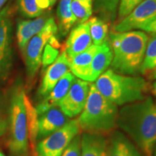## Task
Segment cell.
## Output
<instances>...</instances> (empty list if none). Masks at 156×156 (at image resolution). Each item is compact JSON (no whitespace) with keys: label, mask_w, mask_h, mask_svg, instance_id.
<instances>
[{"label":"cell","mask_w":156,"mask_h":156,"mask_svg":"<svg viewBox=\"0 0 156 156\" xmlns=\"http://www.w3.org/2000/svg\"><path fill=\"white\" fill-rule=\"evenodd\" d=\"M8 129V121L4 117L0 116V137L5 134Z\"/></svg>","instance_id":"31"},{"label":"cell","mask_w":156,"mask_h":156,"mask_svg":"<svg viewBox=\"0 0 156 156\" xmlns=\"http://www.w3.org/2000/svg\"><path fill=\"white\" fill-rule=\"evenodd\" d=\"M26 93L21 83L14 85L11 91L9 106L8 145L15 156H28V125L25 98Z\"/></svg>","instance_id":"5"},{"label":"cell","mask_w":156,"mask_h":156,"mask_svg":"<svg viewBox=\"0 0 156 156\" xmlns=\"http://www.w3.org/2000/svg\"><path fill=\"white\" fill-rule=\"evenodd\" d=\"M108 156H143L136 145L122 132H115L108 142Z\"/></svg>","instance_id":"19"},{"label":"cell","mask_w":156,"mask_h":156,"mask_svg":"<svg viewBox=\"0 0 156 156\" xmlns=\"http://www.w3.org/2000/svg\"><path fill=\"white\" fill-rule=\"evenodd\" d=\"M70 8L77 22L85 23L92 16L93 0H73Z\"/></svg>","instance_id":"23"},{"label":"cell","mask_w":156,"mask_h":156,"mask_svg":"<svg viewBox=\"0 0 156 156\" xmlns=\"http://www.w3.org/2000/svg\"><path fill=\"white\" fill-rule=\"evenodd\" d=\"M95 85L103 96L117 106L147 98L148 84L140 76L122 75L110 69L98 78Z\"/></svg>","instance_id":"3"},{"label":"cell","mask_w":156,"mask_h":156,"mask_svg":"<svg viewBox=\"0 0 156 156\" xmlns=\"http://www.w3.org/2000/svg\"><path fill=\"white\" fill-rule=\"evenodd\" d=\"M17 7L20 13L27 18H36L45 12L39 5L38 0H17Z\"/></svg>","instance_id":"26"},{"label":"cell","mask_w":156,"mask_h":156,"mask_svg":"<svg viewBox=\"0 0 156 156\" xmlns=\"http://www.w3.org/2000/svg\"><path fill=\"white\" fill-rule=\"evenodd\" d=\"M25 106H26L27 118H28L29 140H30L32 145L34 146L35 142L37 140L38 115L36 108L33 106L27 95L25 98Z\"/></svg>","instance_id":"25"},{"label":"cell","mask_w":156,"mask_h":156,"mask_svg":"<svg viewBox=\"0 0 156 156\" xmlns=\"http://www.w3.org/2000/svg\"><path fill=\"white\" fill-rule=\"evenodd\" d=\"M98 46L93 44L90 47L69 60L70 72L78 79L88 82L91 62Z\"/></svg>","instance_id":"18"},{"label":"cell","mask_w":156,"mask_h":156,"mask_svg":"<svg viewBox=\"0 0 156 156\" xmlns=\"http://www.w3.org/2000/svg\"><path fill=\"white\" fill-rule=\"evenodd\" d=\"M46 2H47L48 5H49V7H51L52 6L54 5V4L56 3V2L57 1V0H46Z\"/></svg>","instance_id":"34"},{"label":"cell","mask_w":156,"mask_h":156,"mask_svg":"<svg viewBox=\"0 0 156 156\" xmlns=\"http://www.w3.org/2000/svg\"><path fill=\"white\" fill-rule=\"evenodd\" d=\"M152 93L156 97V80L152 85Z\"/></svg>","instance_id":"33"},{"label":"cell","mask_w":156,"mask_h":156,"mask_svg":"<svg viewBox=\"0 0 156 156\" xmlns=\"http://www.w3.org/2000/svg\"><path fill=\"white\" fill-rule=\"evenodd\" d=\"M80 138L81 136L77 134L72 140L62 156H80Z\"/></svg>","instance_id":"29"},{"label":"cell","mask_w":156,"mask_h":156,"mask_svg":"<svg viewBox=\"0 0 156 156\" xmlns=\"http://www.w3.org/2000/svg\"><path fill=\"white\" fill-rule=\"evenodd\" d=\"M117 126L129 136L143 156H153L156 144V102L151 97L124 105Z\"/></svg>","instance_id":"1"},{"label":"cell","mask_w":156,"mask_h":156,"mask_svg":"<svg viewBox=\"0 0 156 156\" xmlns=\"http://www.w3.org/2000/svg\"><path fill=\"white\" fill-rule=\"evenodd\" d=\"M80 132L77 119L69 120L63 127L37 143L34 150V156H62Z\"/></svg>","instance_id":"7"},{"label":"cell","mask_w":156,"mask_h":156,"mask_svg":"<svg viewBox=\"0 0 156 156\" xmlns=\"http://www.w3.org/2000/svg\"><path fill=\"white\" fill-rule=\"evenodd\" d=\"M155 67H156V34H153L151 38L148 39L140 73L142 74L149 73Z\"/></svg>","instance_id":"24"},{"label":"cell","mask_w":156,"mask_h":156,"mask_svg":"<svg viewBox=\"0 0 156 156\" xmlns=\"http://www.w3.org/2000/svg\"><path fill=\"white\" fill-rule=\"evenodd\" d=\"M145 0H120L118 9V22L126 17Z\"/></svg>","instance_id":"28"},{"label":"cell","mask_w":156,"mask_h":156,"mask_svg":"<svg viewBox=\"0 0 156 156\" xmlns=\"http://www.w3.org/2000/svg\"><path fill=\"white\" fill-rule=\"evenodd\" d=\"M87 23L93 44L100 46L106 40L108 33V24L106 21L97 17H91Z\"/></svg>","instance_id":"22"},{"label":"cell","mask_w":156,"mask_h":156,"mask_svg":"<svg viewBox=\"0 0 156 156\" xmlns=\"http://www.w3.org/2000/svg\"><path fill=\"white\" fill-rule=\"evenodd\" d=\"M150 73V78L151 80H156V67L154 68L153 69H152L151 71L149 72Z\"/></svg>","instance_id":"32"},{"label":"cell","mask_w":156,"mask_h":156,"mask_svg":"<svg viewBox=\"0 0 156 156\" xmlns=\"http://www.w3.org/2000/svg\"><path fill=\"white\" fill-rule=\"evenodd\" d=\"M12 65V20L9 6H7L0 10V80L9 77Z\"/></svg>","instance_id":"8"},{"label":"cell","mask_w":156,"mask_h":156,"mask_svg":"<svg viewBox=\"0 0 156 156\" xmlns=\"http://www.w3.org/2000/svg\"><path fill=\"white\" fill-rule=\"evenodd\" d=\"M113 59V51L110 41L106 40L98 46L96 53L91 62L88 82H95L111 66Z\"/></svg>","instance_id":"16"},{"label":"cell","mask_w":156,"mask_h":156,"mask_svg":"<svg viewBox=\"0 0 156 156\" xmlns=\"http://www.w3.org/2000/svg\"><path fill=\"white\" fill-rule=\"evenodd\" d=\"M56 35L52 36L49 40V42L45 46L44 52L42 55L41 64L43 67L46 68L50 66L52 63L55 62V60L58 56V49L57 47L58 46V43L57 42V39L55 37Z\"/></svg>","instance_id":"27"},{"label":"cell","mask_w":156,"mask_h":156,"mask_svg":"<svg viewBox=\"0 0 156 156\" xmlns=\"http://www.w3.org/2000/svg\"><path fill=\"white\" fill-rule=\"evenodd\" d=\"M57 31L58 26L55 20L51 17L44 28L29 41L23 51L28 83L32 82L36 77L41 65L42 55L45 46L51 38L57 34Z\"/></svg>","instance_id":"6"},{"label":"cell","mask_w":156,"mask_h":156,"mask_svg":"<svg viewBox=\"0 0 156 156\" xmlns=\"http://www.w3.org/2000/svg\"><path fill=\"white\" fill-rule=\"evenodd\" d=\"M92 45L93 41L87 23H79L72 29L66 41L65 51L69 60L85 51Z\"/></svg>","instance_id":"12"},{"label":"cell","mask_w":156,"mask_h":156,"mask_svg":"<svg viewBox=\"0 0 156 156\" xmlns=\"http://www.w3.org/2000/svg\"><path fill=\"white\" fill-rule=\"evenodd\" d=\"M148 39L149 37L142 30L111 33L110 44L113 51L111 69L126 75L140 73Z\"/></svg>","instance_id":"2"},{"label":"cell","mask_w":156,"mask_h":156,"mask_svg":"<svg viewBox=\"0 0 156 156\" xmlns=\"http://www.w3.org/2000/svg\"><path fill=\"white\" fill-rule=\"evenodd\" d=\"M156 18V0H145L114 27V32L122 33L139 29Z\"/></svg>","instance_id":"10"},{"label":"cell","mask_w":156,"mask_h":156,"mask_svg":"<svg viewBox=\"0 0 156 156\" xmlns=\"http://www.w3.org/2000/svg\"><path fill=\"white\" fill-rule=\"evenodd\" d=\"M72 1L73 0H60L57 7L58 30L62 36H65L77 22L70 8Z\"/></svg>","instance_id":"20"},{"label":"cell","mask_w":156,"mask_h":156,"mask_svg":"<svg viewBox=\"0 0 156 156\" xmlns=\"http://www.w3.org/2000/svg\"><path fill=\"white\" fill-rule=\"evenodd\" d=\"M80 156H108V141L102 134L84 132L80 138Z\"/></svg>","instance_id":"17"},{"label":"cell","mask_w":156,"mask_h":156,"mask_svg":"<svg viewBox=\"0 0 156 156\" xmlns=\"http://www.w3.org/2000/svg\"><path fill=\"white\" fill-rule=\"evenodd\" d=\"M69 119L58 107L48 110L38 116L37 140H42L63 127Z\"/></svg>","instance_id":"14"},{"label":"cell","mask_w":156,"mask_h":156,"mask_svg":"<svg viewBox=\"0 0 156 156\" xmlns=\"http://www.w3.org/2000/svg\"><path fill=\"white\" fill-rule=\"evenodd\" d=\"M118 106L99 92L94 83L90 86L85 108L77 119L80 131L102 134L117 126Z\"/></svg>","instance_id":"4"},{"label":"cell","mask_w":156,"mask_h":156,"mask_svg":"<svg viewBox=\"0 0 156 156\" xmlns=\"http://www.w3.org/2000/svg\"><path fill=\"white\" fill-rule=\"evenodd\" d=\"M75 79V76L71 72H67L56 83L51 91L36 106V109L38 116L51 108L58 107V103L67 94Z\"/></svg>","instance_id":"13"},{"label":"cell","mask_w":156,"mask_h":156,"mask_svg":"<svg viewBox=\"0 0 156 156\" xmlns=\"http://www.w3.org/2000/svg\"><path fill=\"white\" fill-rule=\"evenodd\" d=\"M7 0H0V10L2 9L3 6L5 5V3L7 2Z\"/></svg>","instance_id":"35"},{"label":"cell","mask_w":156,"mask_h":156,"mask_svg":"<svg viewBox=\"0 0 156 156\" xmlns=\"http://www.w3.org/2000/svg\"><path fill=\"white\" fill-rule=\"evenodd\" d=\"M0 156H5V154H4L1 151H0Z\"/></svg>","instance_id":"37"},{"label":"cell","mask_w":156,"mask_h":156,"mask_svg":"<svg viewBox=\"0 0 156 156\" xmlns=\"http://www.w3.org/2000/svg\"><path fill=\"white\" fill-rule=\"evenodd\" d=\"M90 83L75 79L58 107L69 119H75L83 112L86 104Z\"/></svg>","instance_id":"9"},{"label":"cell","mask_w":156,"mask_h":156,"mask_svg":"<svg viewBox=\"0 0 156 156\" xmlns=\"http://www.w3.org/2000/svg\"><path fill=\"white\" fill-rule=\"evenodd\" d=\"M69 71H70L69 60L66 51H64L46 69L38 90L39 98L43 99L46 97L59 80Z\"/></svg>","instance_id":"11"},{"label":"cell","mask_w":156,"mask_h":156,"mask_svg":"<svg viewBox=\"0 0 156 156\" xmlns=\"http://www.w3.org/2000/svg\"><path fill=\"white\" fill-rule=\"evenodd\" d=\"M139 29L140 30L144 31V32L156 34V18L150 21L149 23H146L145 25H142Z\"/></svg>","instance_id":"30"},{"label":"cell","mask_w":156,"mask_h":156,"mask_svg":"<svg viewBox=\"0 0 156 156\" xmlns=\"http://www.w3.org/2000/svg\"><path fill=\"white\" fill-rule=\"evenodd\" d=\"M50 17L49 14L44 13L32 20H18L16 34L17 44L21 52L24 50L29 41L44 28Z\"/></svg>","instance_id":"15"},{"label":"cell","mask_w":156,"mask_h":156,"mask_svg":"<svg viewBox=\"0 0 156 156\" xmlns=\"http://www.w3.org/2000/svg\"><path fill=\"white\" fill-rule=\"evenodd\" d=\"M120 0H94L93 10L104 21L114 23L118 14Z\"/></svg>","instance_id":"21"},{"label":"cell","mask_w":156,"mask_h":156,"mask_svg":"<svg viewBox=\"0 0 156 156\" xmlns=\"http://www.w3.org/2000/svg\"><path fill=\"white\" fill-rule=\"evenodd\" d=\"M153 156H156V144H155V148H154V151H153Z\"/></svg>","instance_id":"36"}]
</instances>
